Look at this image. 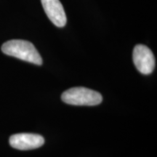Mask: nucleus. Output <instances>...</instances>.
Masks as SVG:
<instances>
[{"mask_svg":"<svg viewBox=\"0 0 157 157\" xmlns=\"http://www.w3.org/2000/svg\"><path fill=\"white\" fill-rule=\"evenodd\" d=\"M132 58L135 67L141 74L148 75L154 70V56L152 51L146 45H136L133 50Z\"/></svg>","mask_w":157,"mask_h":157,"instance_id":"3","label":"nucleus"},{"mask_svg":"<svg viewBox=\"0 0 157 157\" xmlns=\"http://www.w3.org/2000/svg\"><path fill=\"white\" fill-rule=\"evenodd\" d=\"M41 2L48 18L52 23L58 27H63L67 18L60 0H41Z\"/></svg>","mask_w":157,"mask_h":157,"instance_id":"5","label":"nucleus"},{"mask_svg":"<svg viewBox=\"0 0 157 157\" xmlns=\"http://www.w3.org/2000/svg\"><path fill=\"white\" fill-rule=\"evenodd\" d=\"M64 103L73 105H99L103 101V97L98 92L86 87H73L65 91L61 95Z\"/></svg>","mask_w":157,"mask_h":157,"instance_id":"2","label":"nucleus"},{"mask_svg":"<svg viewBox=\"0 0 157 157\" xmlns=\"http://www.w3.org/2000/svg\"><path fill=\"white\" fill-rule=\"evenodd\" d=\"M2 51L7 56L38 66L42 64V58L32 43L21 39H13L4 43Z\"/></svg>","mask_w":157,"mask_h":157,"instance_id":"1","label":"nucleus"},{"mask_svg":"<svg viewBox=\"0 0 157 157\" xmlns=\"http://www.w3.org/2000/svg\"><path fill=\"white\" fill-rule=\"evenodd\" d=\"M10 145L13 148L21 151L32 150L43 146L44 139L40 135L32 133H18L10 137Z\"/></svg>","mask_w":157,"mask_h":157,"instance_id":"4","label":"nucleus"}]
</instances>
